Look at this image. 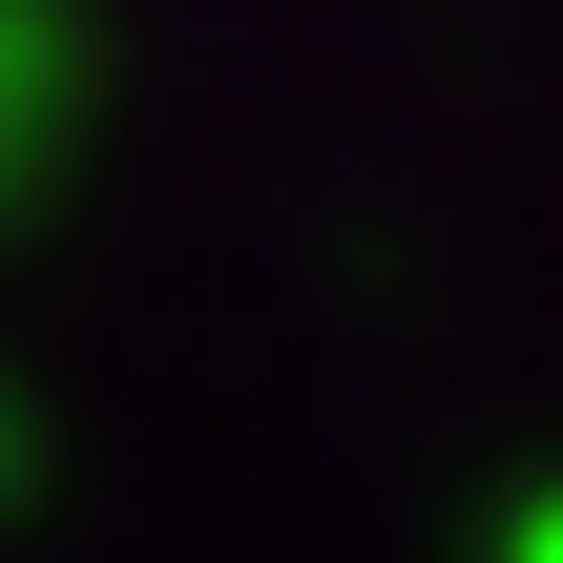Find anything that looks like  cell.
Listing matches in <instances>:
<instances>
[]
</instances>
